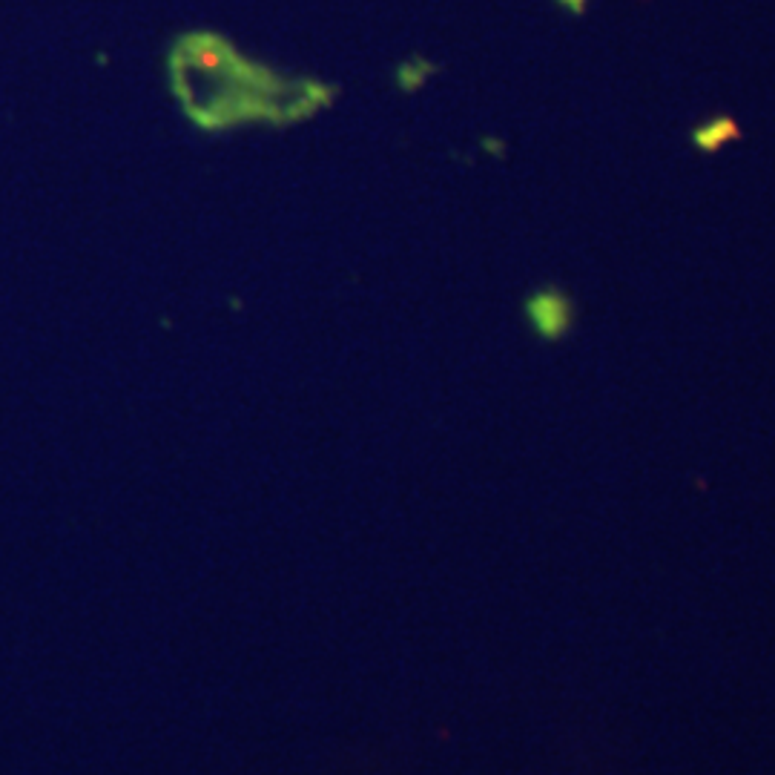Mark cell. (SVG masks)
I'll return each mask as SVG.
<instances>
[{"label": "cell", "instance_id": "6da1fadb", "mask_svg": "<svg viewBox=\"0 0 775 775\" xmlns=\"http://www.w3.org/2000/svg\"><path fill=\"white\" fill-rule=\"evenodd\" d=\"M178 98L199 124H233L247 118L285 121L310 112L328 89L288 81L239 55L216 35L181 38L170 58Z\"/></svg>", "mask_w": 775, "mask_h": 775}, {"label": "cell", "instance_id": "7a4b0ae2", "mask_svg": "<svg viewBox=\"0 0 775 775\" xmlns=\"http://www.w3.org/2000/svg\"><path fill=\"white\" fill-rule=\"evenodd\" d=\"M529 316H532L534 328L546 339H557L569 331L572 325V305L563 293L557 290H543L529 302Z\"/></svg>", "mask_w": 775, "mask_h": 775}, {"label": "cell", "instance_id": "3957f363", "mask_svg": "<svg viewBox=\"0 0 775 775\" xmlns=\"http://www.w3.org/2000/svg\"><path fill=\"white\" fill-rule=\"evenodd\" d=\"M738 135H741L738 124H735L732 118H727V115H718V118H712V121L692 130V144H695L698 150H704V153H715L721 144L735 141Z\"/></svg>", "mask_w": 775, "mask_h": 775}, {"label": "cell", "instance_id": "277c9868", "mask_svg": "<svg viewBox=\"0 0 775 775\" xmlns=\"http://www.w3.org/2000/svg\"><path fill=\"white\" fill-rule=\"evenodd\" d=\"M563 9H569L572 15H583V9H586V0H557Z\"/></svg>", "mask_w": 775, "mask_h": 775}]
</instances>
